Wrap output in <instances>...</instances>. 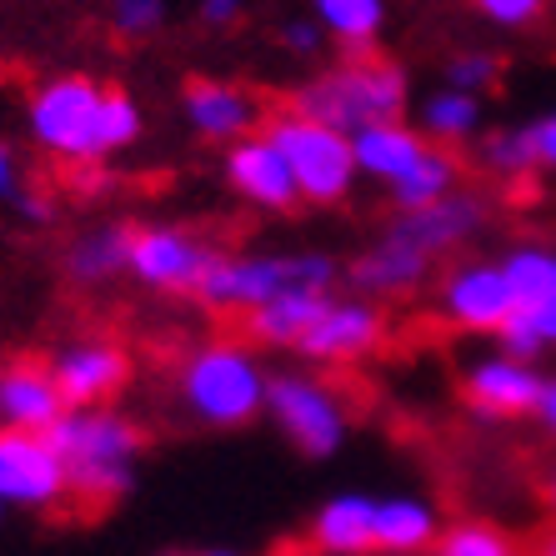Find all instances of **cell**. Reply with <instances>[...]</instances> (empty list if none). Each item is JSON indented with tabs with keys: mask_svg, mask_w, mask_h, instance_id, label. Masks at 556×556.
Instances as JSON below:
<instances>
[{
	"mask_svg": "<svg viewBox=\"0 0 556 556\" xmlns=\"http://www.w3.org/2000/svg\"><path fill=\"white\" fill-rule=\"evenodd\" d=\"M21 121L40 155L76 170L101 166L146 136L141 101L126 86H105L86 71H61V76L36 80L21 105Z\"/></svg>",
	"mask_w": 556,
	"mask_h": 556,
	"instance_id": "obj_1",
	"label": "cell"
},
{
	"mask_svg": "<svg viewBox=\"0 0 556 556\" xmlns=\"http://www.w3.org/2000/svg\"><path fill=\"white\" fill-rule=\"evenodd\" d=\"M46 437H51L55 456L65 466L71 502H80V506H116L121 496H130V486L141 477L146 437L116 406L65 412Z\"/></svg>",
	"mask_w": 556,
	"mask_h": 556,
	"instance_id": "obj_2",
	"label": "cell"
},
{
	"mask_svg": "<svg viewBox=\"0 0 556 556\" xmlns=\"http://www.w3.org/2000/svg\"><path fill=\"white\" fill-rule=\"evenodd\" d=\"M271 371L261 366L256 346L241 337L201 341L176 366V402L206 431H241L266 412Z\"/></svg>",
	"mask_w": 556,
	"mask_h": 556,
	"instance_id": "obj_3",
	"label": "cell"
},
{
	"mask_svg": "<svg viewBox=\"0 0 556 556\" xmlns=\"http://www.w3.org/2000/svg\"><path fill=\"white\" fill-rule=\"evenodd\" d=\"M406 101H412V80L396 61L376 51L366 61H337L321 76L301 80L291 91V111L296 116L321 121L331 130H356L381 126V121H406Z\"/></svg>",
	"mask_w": 556,
	"mask_h": 556,
	"instance_id": "obj_4",
	"label": "cell"
},
{
	"mask_svg": "<svg viewBox=\"0 0 556 556\" xmlns=\"http://www.w3.org/2000/svg\"><path fill=\"white\" fill-rule=\"evenodd\" d=\"M341 276L331 251H251V256H226L220 251L211 261L206 281L195 286V301L211 311H256L266 301H276L281 291H331V281Z\"/></svg>",
	"mask_w": 556,
	"mask_h": 556,
	"instance_id": "obj_5",
	"label": "cell"
},
{
	"mask_svg": "<svg viewBox=\"0 0 556 556\" xmlns=\"http://www.w3.org/2000/svg\"><path fill=\"white\" fill-rule=\"evenodd\" d=\"M266 136L281 151L291 181H296V195L306 206H341L351 201L362 170H356V155H351V136L346 130H331L321 121L296 116L291 105L266 116Z\"/></svg>",
	"mask_w": 556,
	"mask_h": 556,
	"instance_id": "obj_6",
	"label": "cell"
},
{
	"mask_svg": "<svg viewBox=\"0 0 556 556\" xmlns=\"http://www.w3.org/2000/svg\"><path fill=\"white\" fill-rule=\"evenodd\" d=\"M266 416L311 462L337 456L351 437V412L341 402V391L311 371H276L266 387Z\"/></svg>",
	"mask_w": 556,
	"mask_h": 556,
	"instance_id": "obj_7",
	"label": "cell"
},
{
	"mask_svg": "<svg viewBox=\"0 0 556 556\" xmlns=\"http://www.w3.org/2000/svg\"><path fill=\"white\" fill-rule=\"evenodd\" d=\"M216 256L220 251L186 226L146 220V226H130L126 276L146 291H161V296H195V286L206 281Z\"/></svg>",
	"mask_w": 556,
	"mask_h": 556,
	"instance_id": "obj_8",
	"label": "cell"
},
{
	"mask_svg": "<svg viewBox=\"0 0 556 556\" xmlns=\"http://www.w3.org/2000/svg\"><path fill=\"white\" fill-rule=\"evenodd\" d=\"M437 316L466 337H502V326L517 316V291L502 261L466 256L437 286Z\"/></svg>",
	"mask_w": 556,
	"mask_h": 556,
	"instance_id": "obj_9",
	"label": "cell"
},
{
	"mask_svg": "<svg viewBox=\"0 0 556 556\" xmlns=\"http://www.w3.org/2000/svg\"><path fill=\"white\" fill-rule=\"evenodd\" d=\"M0 502L15 511H61L71 502L65 466L51 437L36 431H0Z\"/></svg>",
	"mask_w": 556,
	"mask_h": 556,
	"instance_id": "obj_10",
	"label": "cell"
},
{
	"mask_svg": "<svg viewBox=\"0 0 556 556\" xmlns=\"http://www.w3.org/2000/svg\"><path fill=\"white\" fill-rule=\"evenodd\" d=\"M387 341V311L366 296H331L321 321L301 337L296 356L311 366H356Z\"/></svg>",
	"mask_w": 556,
	"mask_h": 556,
	"instance_id": "obj_11",
	"label": "cell"
},
{
	"mask_svg": "<svg viewBox=\"0 0 556 556\" xmlns=\"http://www.w3.org/2000/svg\"><path fill=\"white\" fill-rule=\"evenodd\" d=\"M51 376H55V391H61L65 412L111 406V396L130 381V351L111 337H76V341H65V346H55Z\"/></svg>",
	"mask_w": 556,
	"mask_h": 556,
	"instance_id": "obj_12",
	"label": "cell"
},
{
	"mask_svg": "<svg viewBox=\"0 0 556 556\" xmlns=\"http://www.w3.org/2000/svg\"><path fill=\"white\" fill-rule=\"evenodd\" d=\"M181 121L191 136L226 151V146L266 130V105L256 91L236 86V80H191L181 91Z\"/></svg>",
	"mask_w": 556,
	"mask_h": 556,
	"instance_id": "obj_13",
	"label": "cell"
},
{
	"mask_svg": "<svg viewBox=\"0 0 556 556\" xmlns=\"http://www.w3.org/2000/svg\"><path fill=\"white\" fill-rule=\"evenodd\" d=\"M546 376L531 362H517L506 351L492 356H477V362L462 371V396L466 406L481 416V421H511V416H536Z\"/></svg>",
	"mask_w": 556,
	"mask_h": 556,
	"instance_id": "obj_14",
	"label": "cell"
},
{
	"mask_svg": "<svg viewBox=\"0 0 556 556\" xmlns=\"http://www.w3.org/2000/svg\"><path fill=\"white\" fill-rule=\"evenodd\" d=\"M492 220V201L471 186H456L452 195H441L437 206H421V211H396L387 231H396L402 241H412L421 256L441 261L452 256L456 247H466L471 236H481V226Z\"/></svg>",
	"mask_w": 556,
	"mask_h": 556,
	"instance_id": "obj_15",
	"label": "cell"
},
{
	"mask_svg": "<svg viewBox=\"0 0 556 556\" xmlns=\"http://www.w3.org/2000/svg\"><path fill=\"white\" fill-rule=\"evenodd\" d=\"M220 176H226L231 195H241V201L256 206V211L286 216V211L301 206L296 181H291V170H286L281 151L271 146L266 130H261V136H247V141H236V146H226V155H220Z\"/></svg>",
	"mask_w": 556,
	"mask_h": 556,
	"instance_id": "obj_16",
	"label": "cell"
},
{
	"mask_svg": "<svg viewBox=\"0 0 556 556\" xmlns=\"http://www.w3.org/2000/svg\"><path fill=\"white\" fill-rule=\"evenodd\" d=\"M65 416V402L55 391L51 362H36V356H11L0 366V431H46Z\"/></svg>",
	"mask_w": 556,
	"mask_h": 556,
	"instance_id": "obj_17",
	"label": "cell"
},
{
	"mask_svg": "<svg viewBox=\"0 0 556 556\" xmlns=\"http://www.w3.org/2000/svg\"><path fill=\"white\" fill-rule=\"evenodd\" d=\"M437 261L421 256L412 241H402L396 231H381L362 256L346 266V281L356 286V296L366 301H391V296H412L416 286H427Z\"/></svg>",
	"mask_w": 556,
	"mask_h": 556,
	"instance_id": "obj_18",
	"label": "cell"
},
{
	"mask_svg": "<svg viewBox=\"0 0 556 556\" xmlns=\"http://www.w3.org/2000/svg\"><path fill=\"white\" fill-rule=\"evenodd\" d=\"M431 151V141L412 121H381V126H366L351 136V155H356V170H362L366 181L376 186H402L416 166H421V155Z\"/></svg>",
	"mask_w": 556,
	"mask_h": 556,
	"instance_id": "obj_19",
	"label": "cell"
},
{
	"mask_svg": "<svg viewBox=\"0 0 556 556\" xmlns=\"http://www.w3.org/2000/svg\"><path fill=\"white\" fill-rule=\"evenodd\" d=\"M441 536V511L437 502L416 492L396 496H376V517H371V552L381 556H427Z\"/></svg>",
	"mask_w": 556,
	"mask_h": 556,
	"instance_id": "obj_20",
	"label": "cell"
},
{
	"mask_svg": "<svg viewBox=\"0 0 556 556\" xmlns=\"http://www.w3.org/2000/svg\"><path fill=\"white\" fill-rule=\"evenodd\" d=\"M371 517H376V496L366 492L326 496L306 521L311 556H371Z\"/></svg>",
	"mask_w": 556,
	"mask_h": 556,
	"instance_id": "obj_21",
	"label": "cell"
},
{
	"mask_svg": "<svg viewBox=\"0 0 556 556\" xmlns=\"http://www.w3.org/2000/svg\"><path fill=\"white\" fill-rule=\"evenodd\" d=\"M326 301H331V291H306V286L281 291L276 301H266V306L241 316V331H247L241 341H251L256 351H296L301 337L321 321Z\"/></svg>",
	"mask_w": 556,
	"mask_h": 556,
	"instance_id": "obj_22",
	"label": "cell"
},
{
	"mask_svg": "<svg viewBox=\"0 0 556 556\" xmlns=\"http://www.w3.org/2000/svg\"><path fill=\"white\" fill-rule=\"evenodd\" d=\"M130 256V226L126 220H96L80 236H71L61 251V271L71 286H111L126 276Z\"/></svg>",
	"mask_w": 556,
	"mask_h": 556,
	"instance_id": "obj_23",
	"label": "cell"
},
{
	"mask_svg": "<svg viewBox=\"0 0 556 556\" xmlns=\"http://www.w3.org/2000/svg\"><path fill=\"white\" fill-rule=\"evenodd\" d=\"M481 121H486V96L456 91L446 80H441L437 91L421 96V105H416V130H421L431 146H441V151L471 146L481 136Z\"/></svg>",
	"mask_w": 556,
	"mask_h": 556,
	"instance_id": "obj_24",
	"label": "cell"
},
{
	"mask_svg": "<svg viewBox=\"0 0 556 556\" xmlns=\"http://www.w3.org/2000/svg\"><path fill=\"white\" fill-rule=\"evenodd\" d=\"M311 21L341 46V61H366L387 26V0H311Z\"/></svg>",
	"mask_w": 556,
	"mask_h": 556,
	"instance_id": "obj_25",
	"label": "cell"
},
{
	"mask_svg": "<svg viewBox=\"0 0 556 556\" xmlns=\"http://www.w3.org/2000/svg\"><path fill=\"white\" fill-rule=\"evenodd\" d=\"M456 186H462V161H456L452 151L431 146V151L421 155V166H416L402 186H391L387 195L396 211H421V206H437L441 195H452Z\"/></svg>",
	"mask_w": 556,
	"mask_h": 556,
	"instance_id": "obj_26",
	"label": "cell"
},
{
	"mask_svg": "<svg viewBox=\"0 0 556 556\" xmlns=\"http://www.w3.org/2000/svg\"><path fill=\"white\" fill-rule=\"evenodd\" d=\"M477 166L496 181L521 186L527 176H536V151H531L527 126H492L477 136Z\"/></svg>",
	"mask_w": 556,
	"mask_h": 556,
	"instance_id": "obj_27",
	"label": "cell"
},
{
	"mask_svg": "<svg viewBox=\"0 0 556 556\" xmlns=\"http://www.w3.org/2000/svg\"><path fill=\"white\" fill-rule=\"evenodd\" d=\"M506 276H511V291H517V306H531L556 291V251L542 241H521L502 256Z\"/></svg>",
	"mask_w": 556,
	"mask_h": 556,
	"instance_id": "obj_28",
	"label": "cell"
},
{
	"mask_svg": "<svg viewBox=\"0 0 556 556\" xmlns=\"http://www.w3.org/2000/svg\"><path fill=\"white\" fill-rule=\"evenodd\" d=\"M431 556H521V552H517V542H511V536L496 527V521L466 517V521L441 527Z\"/></svg>",
	"mask_w": 556,
	"mask_h": 556,
	"instance_id": "obj_29",
	"label": "cell"
},
{
	"mask_svg": "<svg viewBox=\"0 0 556 556\" xmlns=\"http://www.w3.org/2000/svg\"><path fill=\"white\" fill-rule=\"evenodd\" d=\"M176 0H105V26L121 40H151L170 26Z\"/></svg>",
	"mask_w": 556,
	"mask_h": 556,
	"instance_id": "obj_30",
	"label": "cell"
},
{
	"mask_svg": "<svg viewBox=\"0 0 556 556\" xmlns=\"http://www.w3.org/2000/svg\"><path fill=\"white\" fill-rule=\"evenodd\" d=\"M502 80V55L496 51H456L452 61H446V86H456V91H471V96H486Z\"/></svg>",
	"mask_w": 556,
	"mask_h": 556,
	"instance_id": "obj_31",
	"label": "cell"
},
{
	"mask_svg": "<svg viewBox=\"0 0 556 556\" xmlns=\"http://www.w3.org/2000/svg\"><path fill=\"white\" fill-rule=\"evenodd\" d=\"M471 5L502 30H527V26H536L546 11V0H471Z\"/></svg>",
	"mask_w": 556,
	"mask_h": 556,
	"instance_id": "obj_32",
	"label": "cell"
},
{
	"mask_svg": "<svg viewBox=\"0 0 556 556\" xmlns=\"http://www.w3.org/2000/svg\"><path fill=\"white\" fill-rule=\"evenodd\" d=\"M276 40H281L286 55H296V61H316L326 46V30L311 21V15H291V21H281V30H276Z\"/></svg>",
	"mask_w": 556,
	"mask_h": 556,
	"instance_id": "obj_33",
	"label": "cell"
},
{
	"mask_svg": "<svg viewBox=\"0 0 556 556\" xmlns=\"http://www.w3.org/2000/svg\"><path fill=\"white\" fill-rule=\"evenodd\" d=\"M26 166H21V155H15V146L0 136V206L11 211L15 201H21V191H26Z\"/></svg>",
	"mask_w": 556,
	"mask_h": 556,
	"instance_id": "obj_34",
	"label": "cell"
},
{
	"mask_svg": "<svg viewBox=\"0 0 556 556\" xmlns=\"http://www.w3.org/2000/svg\"><path fill=\"white\" fill-rule=\"evenodd\" d=\"M247 5L251 0H195V15L206 30H231L247 21Z\"/></svg>",
	"mask_w": 556,
	"mask_h": 556,
	"instance_id": "obj_35",
	"label": "cell"
},
{
	"mask_svg": "<svg viewBox=\"0 0 556 556\" xmlns=\"http://www.w3.org/2000/svg\"><path fill=\"white\" fill-rule=\"evenodd\" d=\"M531 151H536V170H556V105L527 126Z\"/></svg>",
	"mask_w": 556,
	"mask_h": 556,
	"instance_id": "obj_36",
	"label": "cell"
},
{
	"mask_svg": "<svg viewBox=\"0 0 556 556\" xmlns=\"http://www.w3.org/2000/svg\"><path fill=\"white\" fill-rule=\"evenodd\" d=\"M11 216L21 220V226H36V231H40V226H51V220H55V201L46 191H36V186H26V191H21V201L11 206Z\"/></svg>",
	"mask_w": 556,
	"mask_h": 556,
	"instance_id": "obj_37",
	"label": "cell"
},
{
	"mask_svg": "<svg viewBox=\"0 0 556 556\" xmlns=\"http://www.w3.org/2000/svg\"><path fill=\"white\" fill-rule=\"evenodd\" d=\"M536 421H542L546 431H556V381H546V387H542V402H536Z\"/></svg>",
	"mask_w": 556,
	"mask_h": 556,
	"instance_id": "obj_38",
	"label": "cell"
},
{
	"mask_svg": "<svg viewBox=\"0 0 556 556\" xmlns=\"http://www.w3.org/2000/svg\"><path fill=\"white\" fill-rule=\"evenodd\" d=\"M531 556H556V527L546 531V536H542V542H536V546H531Z\"/></svg>",
	"mask_w": 556,
	"mask_h": 556,
	"instance_id": "obj_39",
	"label": "cell"
},
{
	"mask_svg": "<svg viewBox=\"0 0 556 556\" xmlns=\"http://www.w3.org/2000/svg\"><path fill=\"white\" fill-rule=\"evenodd\" d=\"M542 496H546V511H552V517H556V471L542 481Z\"/></svg>",
	"mask_w": 556,
	"mask_h": 556,
	"instance_id": "obj_40",
	"label": "cell"
},
{
	"mask_svg": "<svg viewBox=\"0 0 556 556\" xmlns=\"http://www.w3.org/2000/svg\"><path fill=\"white\" fill-rule=\"evenodd\" d=\"M181 556H241V552H226V546H211V552H181Z\"/></svg>",
	"mask_w": 556,
	"mask_h": 556,
	"instance_id": "obj_41",
	"label": "cell"
},
{
	"mask_svg": "<svg viewBox=\"0 0 556 556\" xmlns=\"http://www.w3.org/2000/svg\"><path fill=\"white\" fill-rule=\"evenodd\" d=\"M5 511H11V506H5V502H0V527H5Z\"/></svg>",
	"mask_w": 556,
	"mask_h": 556,
	"instance_id": "obj_42",
	"label": "cell"
},
{
	"mask_svg": "<svg viewBox=\"0 0 556 556\" xmlns=\"http://www.w3.org/2000/svg\"><path fill=\"white\" fill-rule=\"evenodd\" d=\"M276 556H306V552H276Z\"/></svg>",
	"mask_w": 556,
	"mask_h": 556,
	"instance_id": "obj_43",
	"label": "cell"
}]
</instances>
